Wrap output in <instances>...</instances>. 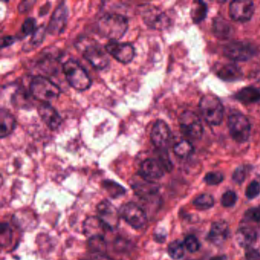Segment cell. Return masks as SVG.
I'll return each instance as SVG.
<instances>
[{
    "label": "cell",
    "instance_id": "1",
    "mask_svg": "<svg viewBox=\"0 0 260 260\" xmlns=\"http://www.w3.org/2000/svg\"><path fill=\"white\" fill-rule=\"evenodd\" d=\"M97 31L100 36L110 41L121 39L127 32L128 21L123 15L106 13L97 22Z\"/></svg>",
    "mask_w": 260,
    "mask_h": 260
},
{
    "label": "cell",
    "instance_id": "2",
    "mask_svg": "<svg viewBox=\"0 0 260 260\" xmlns=\"http://www.w3.org/2000/svg\"><path fill=\"white\" fill-rule=\"evenodd\" d=\"M63 74L71 87L83 92L87 90L92 84V80L86 70L77 60L70 59L63 64Z\"/></svg>",
    "mask_w": 260,
    "mask_h": 260
},
{
    "label": "cell",
    "instance_id": "3",
    "mask_svg": "<svg viewBox=\"0 0 260 260\" xmlns=\"http://www.w3.org/2000/svg\"><path fill=\"white\" fill-rule=\"evenodd\" d=\"M30 93L36 100L42 103H49L60 95V87L47 77L37 75L31 79Z\"/></svg>",
    "mask_w": 260,
    "mask_h": 260
},
{
    "label": "cell",
    "instance_id": "4",
    "mask_svg": "<svg viewBox=\"0 0 260 260\" xmlns=\"http://www.w3.org/2000/svg\"><path fill=\"white\" fill-rule=\"evenodd\" d=\"M199 109L208 124L217 126L221 123L223 118V106L216 95L212 94L204 95L199 103Z\"/></svg>",
    "mask_w": 260,
    "mask_h": 260
},
{
    "label": "cell",
    "instance_id": "5",
    "mask_svg": "<svg viewBox=\"0 0 260 260\" xmlns=\"http://www.w3.org/2000/svg\"><path fill=\"white\" fill-rule=\"evenodd\" d=\"M83 57L92 65L98 70H103L107 68L110 63L109 53L104 47L92 40L85 47L83 51Z\"/></svg>",
    "mask_w": 260,
    "mask_h": 260
},
{
    "label": "cell",
    "instance_id": "6",
    "mask_svg": "<svg viewBox=\"0 0 260 260\" xmlns=\"http://www.w3.org/2000/svg\"><path fill=\"white\" fill-rule=\"evenodd\" d=\"M228 127L230 134L234 141L244 143L250 135V124L245 115L240 112H235L229 117Z\"/></svg>",
    "mask_w": 260,
    "mask_h": 260
},
{
    "label": "cell",
    "instance_id": "7",
    "mask_svg": "<svg viewBox=\"0 0 260 260\" xmlns=\"http://www.w3.org/2000/svg\"><path fill=\"white\" fill-rule=\"evenodd\" d=\"M256 48L252 44L246 42H232L223 48V54L230 60L235 61H246L253 57Z\"/></svg>",
    "mask_w": 260,
    "mask_h": 260
},
{
    "label": "cell",
    "instance_id": "8",
    "mask_svg": "<svg viewBox=\"0 0 260 260\" xmlns=\"http://www.w3.org/2000/svg\"><path fill=\"white\" fill-rule=\"evenodd\" d=\"M120 217H122L131 226L135 229H141L147 222L145 211L134 202L124 204L119 208Z\"/></svg>",
    "mask_w": 260,
    "mask_h": 260
},
{
    "label": "cell",
    "instance_id": "9",
    "mask_svg": "<svg viewBox=\"0 0 260 260\" xmlns=\"http://www.w3.org/2000/svg\"><path fill=\"white\" fill-rule=\"evenodd\" d=\"M182 133L191 139L198 140L203 135V126L199 117L191 111L182 112L179 118Z\"/></svg>",
    "mask_w": 260,
    "mask_h": 260
},
{
    "label": "cell",
    "instance_id": "10",
    "mask_svg": "<svg viewBox=\"0 0 260 260\" xmlns=\"http://www.w3.org/2000/svg\"><path fill=\"white\" fill-rule=\"evenodd\" d=\"M142 18L144 23L152 29H167L171 25V20L165 12L156 7H147L142 12Z\"/></svg>",
    "mask_w": 260,
    "mask_h": 260
},
{
    "label": "cell",
    "instance_id": "11",
    "mask_svg": "<svg viewBox=\"0 0 260 260\" xmlns=\"http://www.w3.org/2000/svg\"><path fill=\"white\" fill-rule=\"evenodd\" d=\"M107 52L120 63H130L135 55V49L130 43H121L117 41H109L105 46Z\"/></svg>",
    "mask_w": 260,
    "mask_h": 260
},
{
    "label": "cell",
    "instance_id": "12",
    "mask_svg": "<svg viewBox=\"0 0 260 260\" xmlns=\"http://www.w3.org/2000/svg\"><path fill=\"white\" fill-rule=\"evenodd\" d=\"M68 17V9L65 3L57 6L50 19L47 27V32L51 36H60L67 26Z\"/></svg>",
    "mask_w": 260,
    "mask_h": 260
},
{
    "label": "cell",
    "instance_id": "13",
    "mask_svg": "<svg viewBox=\"0 0 260 260\" xmlns=\"http://www.w3.org/2000/svg\"><path fill=\"white\" fill-rule=\"evenodd\" d=\"M150 139L158 150H167L171 139V131L168 124L162 120H157L152 127Z\"/></svg>",
    "mask_w": 260,
    "mask_h": 260
},
{
    "label": "cell",
    "instance_id": "14",
    "mask_svg": "<svg viewBox=\"0 0 260 260\" xmlns=\"http://www.w3.org/2000/svg\"><path fill=\"white\" fill-rule=\"evenodd\" d=\"M255 7L252 1L238 0L231 3L229 7L231 17L237 22H245L252 18Z\"/></svg>",
    "mask_w": 260,
    "mask_h": 260
},
{
    "label": "cell",
    "instance_id": "15",
    "mask_svg": "<svg viewBox=\"0 0 260 260\" xmlns=\"http://www.w3.org/2000/svg\"><path fill=\"white\" fill-rule=\"evenodd\" d=\"M98 217L106 223L110 230H114L119 223V211L115 208L109 201L105 200L100 202L97 206Z\"/></svg>",
    "mask_w": 260,
    "mask_h": 260
},
{
    "label": "cell",
    "instance_id": "16",
    "mask_svg": "<svg viewBox=\"0 0 260 260\" xmlns=\"http://www.w3.org/2000/svg\"><path fill=\"white\" fill-rule=\"evenodd\" d=\"M132 187L135 194L144 200L151 199L156 196L159 190L157 184L144 179L141 175H139L138 178H135L133 183H132Z\"/></svg>",
    "mask_w": 260,
    "mask_h": 260
},
{
    "label": "cell",
    "instance_id": "17",
    "mask_svg": "<svg viewBox=\"0 0 260 260\" xmlns=\"http://www.w3.org/2000/svg\"><path fill=\"white\" fill-rule=\"evenodd\" d=\"M39 116L51 131L57 130L62 123L58 112L50 103H42L39 106Z\"/></svg>",
    "mask_w": 260,
    "mask_h": 260
},
{
    "label": "cell",
    "instance_id": "18",
    "mask_svg": "<svg viewBox=\"0 0 260 260\" xmlns=\"http://www.w3.org/2000/svg\"><path fill=\"white\" fill-rule=\"evenodd\" d=\"M139 175L144 179L153 182L164 176V169L157 159H147L141 164Z\"/></svg>",
    "mask_w": 260,
    "mask_h": 260
},
{
    "label": "cell",
    "instance_id": "19",
    "mask_svg": "<svg viewBox=\"0 0 260 260\" xmlns=\"http://www.w3.org/2000/svg\"><path fill=\"white\" fill-rule=\"evenodd\" d=\"M83 229L85 236L89 239L95 237H104L105 234L108 231H110L98 216L87 217L83 223Z\"/></svg>",
    "mask_w": 260,
    "mask_h": 260
},
{
    "label": "cell",
    "instance_id": "20",
    "mask_svg": "<svg viewBox=\"0 0 260 260\" xmlns=\"http://www.w3.org/2000/svg\"><path fill=\"white\" fill-rule=\"evenodd\" d=\"M229 235V226L226 222L223 220L214 222L211 225V229L208 233V241L216 246H220L226 241Z\"/></svg>",
    "mask_w": 260,
    "mask_h": 260
},
{
    "label": "cell",
    "instance_id": "21",
    "mask_svg": "<svg viewBox=\"0 0 260 260\" xmlns=\"http://www.w3.org/2000/svg\"><path fill=\"white\" fill-rule=\"evenodd\" d=\"M16 121L9 111L2 109L0 111V138L10 136L16 128Z\"/></svg>",
    "mask_w": 260,
    "mask_h": 260
},
{
    "label": "cell",
    "instance_id": "22",
    "mask_svg": "<svg viewBox=\"0 0 260 260\" xmlns=\"http://www.w3.org/2000/svg\"><path fill=\"white\" fill-rule=\"evenodd\" d=\"M217 77L224 81H236L240 80L243 77V73L238 66L232 63L223 65L217 69Z\"/></svg>",
    "mask_w": 260,
    "mask_h": 260
},
{
    "label": "cell",
    "instance_id": "23",
    "mask_svg": "<svg viewBox=\"0 0 260 260\" xmlns=\"http://www.w3.org/2000/svg\"><path fill=\"white\" fill-rule=\"evenodd\" d=\"M237 243L242 247H252L257 239V234L255 230L249 226H242L237 231L236 235Z\"/></svg>",
    "mask_w": 260,
    "mask_h": 260
},
{
    "label": "cell",
    "instance_id": "24",
    "mask_svg": "<svg viewBox=\"0 0 260 260\" xmlns=\"http://www.w3.org/2000/svg\"><path fill=\"white\" fill-rule=\"evenodd\" d=\"M235 99L245 105L260 101V89L253 86L243 88L236 93Z\"/></svg>",
    "mask_w": 260,
    "mask_h": 260
},
{
    "label": "cell",
    "instance_id": "25",
    "mask_svg": "<svg viewBox=\"0 0 260 260\" xmlns=\"http://www.w3.org/2000/svg\"><path fill=\"white\" fill-rule=\"evenodd\" d=\"M213 30L215 36L221 39H228L232 32L231 25L223 18H215L213 24Z\"/></svg>",
    "mask_w": 260,
    "mask_h": 260
},
{
    "label": "cell",
    "instance_id": "26",
    "mask_svg": "<svg viewBox=\"0 0 260 260\" xmlns=\"http://www.w3.org/2000/svg\"><path fill=\"white\" fill-rule=\"evenodd\" d=\"M46 32L47 28H45V25H42L38 27L35 32L31 35V39H30L29 42L24 47V51L25 50L26 51L27 49L32 50L33 48L39 47L45 40Z\"/></svg>",
    "mask_w": 260,
    "mask_h": 260
},
{
    "label": "cell",
    "instance_id": "27",
    "mask_svg": "<svg viewBox=\"0 0 260 260\" xmlns=\"http://www.w3.org/2000/svg\"><path fill=\"white\" fill-rule=\"evenodd\" d=\"M208 8L202 1H196L193 4L191 11V17L194 23H200L206 17Z\"/></svg>",
    "mask_w": 260,
    "mask_h": 260
},
{
    "label": "cell",
    "instance_id": "28",
    "mask_svg": "<svg viewBox=\"0 0 260 260\" xmlns=\"http://www.w3.org/2000/svg\"><path fill=\"white\" fill-rule=\"evenodd\" d=\"M173 151L176 156L180 158H187L194 152L192 144L186 140L179 141L173 147Z\"/></svg>",
    "mask_w": 260,
    "mask_h": 260
},
{
    "label": "cell",
    "instance_id": "29",
    "mask_svg": "<svg viewBox=\"0 0 260 260\" xmlns=\"http://www.w3.org/2000/svg\"><path fill=\"white\" fill-rule=\"evenodd\" d=\"M185 245L180 240H173L168 246L169 255L173 259H181L185 255Z\"/></svg>",
    "mask_w": 260,
    "mask_h": 260
},
{
    "label": "cell",
    "instance_id": "30",
    "mask_svg": "<svg viewBox=\"0 0 260 260\" xmlns=\"http://www.w3.org/2000/svg\"><path fill=\"white\" fill-rule=\"evenodd\" d=\"M193 205L196 208L202 210L209 209L212 208L214 205V198L209 194H202L198 196L194 201H193Z\"/></svg>",
    "mask_w": 260,
    "mask_h": 260
},
{
    "label": "cell",
    "instance_id": "31",
    "mask_svg": "<svg viewBox=\"0 0 260 260\" xmlns=\"http://www.w3.org/2000/svg\"><path fill=\"white\" fill-rule=\"evenodd\" d=\"M89 248L92 252L98 254H104L106 252L107 244L104 237H95L89 239Z\"/></svg>",
    "mask_w": 260,
    "mask_h": 260
},
{
    "label": "cell",
    "instance_id": "32",
    "mask_svg": "<svg viewBox=\"0 0 260 260\" xmlns=\"http://www.w3.org/2000/svg\"><path fill=\"white\" fill-rule=\"evenodd\" d=\"M105 189L108 191L110 196L118 198L123 196L125 193V189L121 185L112 180H106L103 182Z\"/></svg>",
    "mask_w": 260,
    "mask_h": 260
},
{
    "label": "cell",
    "instance_id": "33",
    "mask_svg": "<svg viewBox=\"0 0 260 260\" xmlns=\"http://www.w3.org/2000/svg\"><path fill=\"white\" fill-rule=\"evenodd\" d=\"M1 229V245L2 246H7L11 243L13 231L7 223H2Z\"/></svg>",
    "mask_w": 260,
    "mask_h": 260
},
{
    "label": "cell",
    "instance_id": "34",
    "mask_svg": "<svg viewBox=\"0 0 260 260\" xmlns=\"http://www.w3.org/2000/svg\"><path fill=\"white\" fill-rule=\"evenodd\" d=\"M237 201V196L234 191H228L222 196L220 202L225 208L234 206Z\"/></svg>",
    "mask_w": 260,
    "mask_h": 260
},
{
    "label": "cell",
    "instance_id": "35",
    "mask_svg": "<svg viewBox=\"0 0 260 260\" xmlns=\"http://www.w3.org/2000/svg\"><path fill=\"white\" fill-rule=\"evenodd\" d=\"M223 176L219 172H211L207 173L204 178V181L209 185H217L223 182Z\"/></svg>",
    "mask_w": 260,
    "mask_h": 260
},
{
    "label": "cell",
    "instance_id": "36",
    "mask_svg": "<svg viewBox=\"0 0 260 260\" xmlns=\"http://www.w3.org/2000/svg\"><path fill=\"white\" fill-rule=\"evenodd\" d=\"M184 245H185L187 250L189 251L190 252H197L200 248L199 240L197 237L193 235H188L185 237V240H184Z\"/></svg>",
    "mask_w": 260,
    "mask_h": 260
},
{
    "label": "cell",
    "instance_id": "37",
    "mask_svg": "<svg viewBox=\"0 0 260 260\" xmlns=\"http://www.w3.org/2000/svg\"><path fill=\"white\" fill-rule=\"evenodd\" d=\"M260 194V185L256 181H252L248 185L246 189V196L247 199H252L256 198Z\"/></svg>",
    "mask_w": 260,
    "mask_h": 260
},
{
    "label": "cell",
    "instance_id": "38",
    "mask_svg": "<svg viewBox=\"0 0 260 260\" xmlns=\"http://www.w3.org/2000/svg\"><path fill=\"white\" fill-rule=\"evenodd\" d=\"M36 20L34 18H28L22 26V32L24 36L32 35L36 30Z\"/></svg>",
    "mask_w": 260,
    "mask_h": 260
},
{
    "label": "cell",
    "instance_id": "39",
    "mask_svg": "<svg viewBox=\"0 0 260 260\" xmlns=\"http://www.w3.org/2000/svg\"><path fill=\"white\" fill-rule=\"evenodd\" d=\"M159 161L162 164L164 170H167V172H170L173 170V164L170 160L167 150H159Z\"/></svg>",
    "mask_w": 260,
    "mask_h": 260
},
{
    "label": "cell",
    "instance_id": "40",
    "mask_svg": "<svg viewBox=\"0 0 260 260\" xmlns=\"http://www.w3.org/2000/svg\"><path fill=\"white\" fill-rule=\"evenodd\" d=\"M247 173V169L244 166L237 167L233 174V180L237 184H241L244 182Z\"/></svg>",
    "mask_w": 260,
    "mask_h": 260
},
{
    "label": "cell",
    "instance_id": "41",
    "mask_svg": "<svg viewBox=\"0 0 260 260\" xmlns=\"http://www.w3.org/2000/svg\"><path fill=\"white\" fill-rule=\"evenodd\" d=\"M245 217L251 221L259 223L260 222V206L249 208L245 213Z\"/></svg>",
    "mask_w": 260,
    "mask_h": 260
},
{
    "label": "cell",
    "instance_id": "42",
    "mask_svg": "<svg viewBox=\"0 0 260 260\" xmlns=\"http://www.w3.org/2000/svg\"><path fill=\"white\" fill-rule=\"evenodd\" d=\"M245 257L246 260H260V253L253 247H249L246 249Z\"/></svg>",
    "mask_w": 260,
    "mask_h": 260
},
{
    "label": "cell",
    "instance_id": "43",
    "mask_svg": "<svg viewBox=\"0 0 260 260\" xmlns=\"http://www.w3.org/2000/svg\"><path fill=\"white\" fill-rule=\"evenodd\" d=\"M36 4V1H23L19 4L18 10L21 13H25L30 10V9L33 7V5Z\"/></svg>",
    "mask_w": 260,
    "mask_h": 260
},
{
    "label": "cell",
    "instance_id": "44",
    "mask_svg": "<svg viewBox=\"0 0 260 260\" xmlns=\"http://www.w3.org/2000/svg\"><path fill=\"white\" fill-rule=\"evenodd\" d=\"M16 41V39L14 36H5V37L2 38V40H1V48L10 46V45L14 44Z\"/></svg>",
    "mask_w": 260,
    "mask_h": 260
},
{
    "label": "cell",
    "instance_id": "45",
    "mask_svg": "<svg viewBox=\"0 0 260 260\" xmlns=\"http://www.w3.org/2000/svg\"><path fill=\"white\" fill-rule=\"evenodd\" d=\"M83 260H113L108 255H105V254H97L95 256L92 257L90 259H83Z\"/></svg>",
    "mask_w": 260,
    "mask_h": 260
},
{
    "label": "cell",
    "instance_id": "46",
    "mask_svg": "<svg viewBox=\"0 0 260 260\" xmlns=\"http://www.w3.org/2000/svg\"><path fill=\"white\" fill-rule=\"evenodd\" d=\"M210 260H226V257L225 255H216L210 258Z\"/></svg>",
    "mask_w": 260,
    "mask_h": 260
}]
</instances>
